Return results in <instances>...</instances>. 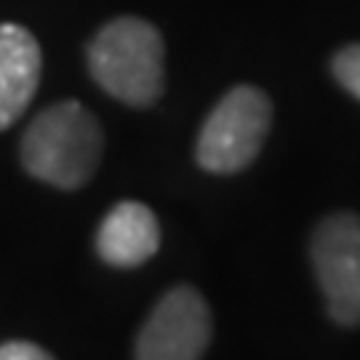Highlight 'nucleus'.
Returning <instances> with one entry per match:
<instances>
[{"instance_id":"1","label":"nucleus","mask_w":360,"mask_h":360,"mask_svg":"<svg viewBox=\"0 0 360 360\" xmlns=\"http://www.w3.org/2000/svg\"><path fill=\"white\" fill-rule=\"evenodd\" d=\"M102 126L80 102H59L40 112L22 139L27 174L59 190H77L102 160Z\"/></svg>"},{"instance_id":"2","label":"nucleus","mask_w":360,"mask_h":360,"mask_svg":"<svg viewBox=\"0 0 360 360\" xmlns=\"http://www.w3.org/2000/svg\"><path fill=\"white\" fill-rule=\"evenodd\" d=\"M91 77L131 107H150L166 86V46L150 22L120 16L89 43Z\"/></svg>"},{"instance_id":"3","label":"nucleus","mask_w":360,"mask_h":360,"mask_svg":"<svg viewBox=\"0 0 360 360\" xmlns=\"http://www.w3.org/2000/svg\"><path fill=\"white\" fill-rule=\"evenodd\" d=\"M272 123V104L257 86H235L206 117L195 158L211 174H238L257 160Z\"/></svg>"},{"instance_id":"4","label":"nucleus","mask_w":360,"mask_h":360,"mask_svg":"<svg viewBox=\"0 0 360 360\" xmlns=\"http://www.w3.org/2000/svg\"><path fill=\"white\" fill-rule=\"evenodd\" d=\"M312 264L331 318L342 326L360 323V217L334 214L312 235Z\"/></svg>"},{"instance_id":"5","label":"nucleus","mask_w":360,"mask_h":360,"mask_svg":"<svg viewBox=\"0 0 360 360\" xmlns=\"http://www.w3.org/2000/svg\"><path fill=\"white\" fill-rule=\"evenodd\" d=\"M211 342V312L190 285L168 291L136 339V360H200Z\"/></svg>"},{"instance_id":"6","label":"nucleus","mask_w":360,"mask_h":360,"mask_svg":"<svg viewBox=\"0 0 360 360\" xmlns=\"http://www.w3.org/2000/svg\"><path fill=\"white\" fill-rule=\"evenodd\" d=\"M40 46L22 25H0V131L11 129L35 99L40 83Z\"/></svg>"},{"instance_id":"7","label":"nucleus","mask_w":360,"mask_h":360,"mask_svg":"<svg viewBox=\"0 0 360 360\" xmlns=\"http://www.w3.org/2000/svg\"><path fill=\"white\" fill-rule=\"evenodd\" d=\"M160 245L158 219L147 206L123 200L117 203L96 232V251L112 267H139L155 257Z\"/></svg>"},{"instance_id":"8","label":"nucleus","mask_w":360,"mask_h":360,"mask_svg":"<svg viewBox=\"0 0 360 360\" xmlns=\"http://www.w3.org/2000/svg\"><path fill=\"white\" fill-rule=\"evenodd\" d=\"M334 77L339 80L342 89H347L355 99H360V43L345 46L334 56Z\"/></svg>"},{"instance_id":"9","label":"nucleus","mask_w":360,"mask_h":360,"mask_svg":"<svg viewBox=\"0 0 360 360\" xmlns=\"http://www.w3.org/2000/svg\"><path fill=\"white\" fill-rule=\"evenodd\" d=\"M0 360H53L49 352L32 342H6L0 345Z\"/></svg>"}]
</instances>
